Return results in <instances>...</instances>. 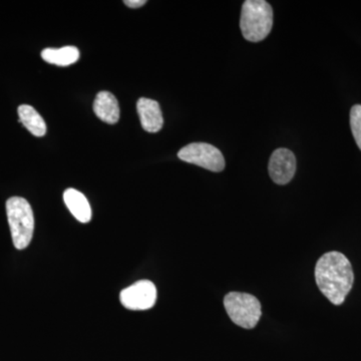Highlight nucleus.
I'll use <instances>...</instances> for the list:
<instances>
[{
	"instance_id": "obj_7",
	"label": "nucleus",
	"mask_w": 361,
	"mask_h": 361,
	"mask_svg": "<svg viewBox=\"0 0 361 361\" xmlns=\"http://www.w3.org/2000/svg\"><path fill=\"white\" fill-rule=\"evenodd\" d=\"M268 171L273 182L278 185L288 184L295 175V156L288 149H275L270 157Z\"/></svg>"
},
{
	"instance_id": "obj_11",
	"label": "nucleus",
	"mask_w": 361,
	"mask_h": 361,
	"mask_svg": "<svg viewBox=\"0 0 361 361\" xmlns=\"http://www.w3.org/2000/svg\"><path fill=\"white\" fill-rule=\"evenodd\" d=\"M42 58L47 63L59 66H68L77 63L80 59V51L75 47H65L61 49H45L42 51Z\"/></svg>"
},
{
	"instance_id": "obj_5",
	"label": "nucleus",
	"mask_w": 361,
	"mask_h": 361,
	"mask_svg": "<svg viewBox=\"0 0 361 361\" xmlns=\"http://www.w3.org/2000/svg\"><path fill=\"white\" fill-rule=\"evenodd\" d=\"M178 157L182 161L211 172H222L226 166L224 156L220 149L207 142H192L180 149Z\"/></svg>"
},
{
	"instance_id": "obj_13",
	"label": "nucleus",
	"mask_w": 361,
	"mask_h": 361,
	"mask_svg": "<svg viewBox=\"0 0 361 361\" xmlns=\"http://www.w3.org/2000/svg\"><path fill=\"white\" fill-rule=\"evenodd\" d=\"M350 128L356 144L361 149V104H355L351 108Z\"/></svg>"
},
{
	"instance_id": "obj_10",
	"label": "nucleus",
	"mask_w": 361,
	"mask_h": 361,
	"mask_svg": "<svg viewBox=\"0 0 361 361\" xmlns=\"http://www.w3.org/2000/svg\"><path fill=\"white\" fill-rule=\"evenodd\" d=\"M63 201L73 217L80 222L89 223L92 219V209H90L89 201L85 198V195L78 190L71 189V188L66 190L63 193Z\"/></svg>"
},
{
	"instance_id": "obj_12",
	"label": "nucleus",
	"mask_w": 361,
	"mask_h": 361,
	"mask_svg": "<svg viewBox=\"0 0 361 361\" xmlns=\"http://www.w3.org/2000/svg\"><path fill=\"white\" fill-rule=\"evenodd\" d=\"M18 116L20 122L35 137H44L47 134V123L32 106L21 104L18 108Z\"/></svg>"
},
{
	"instance_id": "obj_2",
	"label": "nucleus",
	"mask_w": 361,
	"mask_h": 361,
	"mask_svg": "<svg viewBox=\"0 0 361 361\" xmlns=\"http://www.w3.org/2000/svg\"><path fill=\"white\" fill-rule=\"evenodd\" d=\"M273 26V9L265 0H246L242 6L240 28L251 42L265 39Z\"/></svg>"
},
{
	"instance_id": "obj_9",
	"label": "nucleus",
	"mask_w": 361,
	"mask_h": 361,
	"mask_svg": "<svg viewBox=\"0 0 361 361\" xmlns=\"http://www.w3.org/2000/svg\"><path fill=\"white\" fill-rule=\"evenodd\" d=\"M94 111L97 118L109 125H115L120 120V106L111 92H101L94 102Z\"/></svg>"
},
{
	"instance_id": "obj_4",
	"label": "nucleus",
	"mask_w": 361,
	"mask_h": 361,
	"mask_svg": "<svg viewBox=\"0 0 361 361\" xmlns=\"http://www.w3.org/2000/svg\"><path fill=\"white\" fill-rule=\"evenodd\" d=\"M224 307L230 319L238 326L252 329L260 320L262 310L255 296L241 292H230L224 298Z\"/></svg>"
},
{
	"instance_id": "obj_1",
	"label": "nucleus",
	"mask_w": 361,
	"mask_h": 361,
	"mask_svg": "<svg viewBox=\"0 0 361 361\" xmlns=\"http://www.w3.org/2000/svg\"><path fill=\"white\" fill-rule=\"evenodd\" d=\"M315 280L318 288L330 302L341 305L355 281L353 266L343 254L329 252L316 263Z\"/></svg>"
},
{
	"instance_id": "obj_8",
	"label": "nucleus",
	"mask_w": 361,
	"mask_h": 361,
	"mask_svg": "<svg viewBox=\"0 0 361 361\" xmlns=\"http://www.w3.org/2000/svg\"><path fill=\"white\" fill-rule=\"evenodd\" d=\"M137 111L142 129L148 133L160 132L163 128L164 118L158 102L141 97L137 103Z\"/></svg>"
},
{
	"instance_id": "obj_3",
	"label": "nucleus",
	"mask_w": 361,
	"mask_h": 361,
	"mask_svg": "<svg viewBox=\"0 0 361 361\" xmlns=\"http://www.w3.org/2000/svg\"><path fill=\"white\" fill-rule=\"evenodd\" d=\"M6 213L13 245L23 250L32 242L35 230L32 206L25 198L11 197L6 202Z\"/></svg>"
},
{
	"instance_id": "obj_14",
	"label": "nucleus",
	"mask_w": 361,
	"mask_h": 361,
	"mask_svg": "<svg viewBox=\"0 0 361 361\" xmlns=\"http://www.w3.org/2000/svg\"><path fill=\"white\" fill-rule=\"evenodd\" d=\"M126 6L130 7V8H139L147 4L146 0H126L123 1Z\"/></svg>"
},
{
	"instance_id": "obj_6",
	"label": "nucleus",
	"mask_w": 361,
	"mask_h": 361,
	"mask_svg": "<svg viewBox=\"0 0 361 361\" xmlns=\"http://www.w3.org/2000/svg\"><path fill=\"white\" fill-rule=\"evenodd\" d=\"M121 303L130 310H148L155 305L157 288L149 280H141L123 289L120 294Z\"/></svg>"
}]
</instances>
